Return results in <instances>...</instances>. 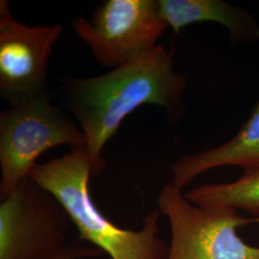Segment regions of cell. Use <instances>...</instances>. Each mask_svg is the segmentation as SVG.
Segmentation results:
<instances>
[{
    "instance_id": "8fae6325",
    "label": "cell",
    "mask_w": 259,
    "mask_h": 259,
    "mask_svg": "<svg viewBox=\"0 0 259 259\" xmlns=\"http://www.w3.org/2000/svg\"><path fill=\"white\" fill-rule=\"evenodd\" d=\"M103 254L101 250L84 246L80 240H75L69 241L62 250L49 259L95 258Z\"/></svg>"
},
{
    "instance_id": "8992f818",
    "label": "cell",
    "mask_w": 259,
    "mask_h": 259,
    "mask_svg": "<svg viewBox=\"0 0 259 259\" xmlns=\"http://www.w3.org/2000/svg\"><path fill=\"white\" fill-rule=\"evenodd\" d=\"M72 223L55 197L30 177L0 203V259H49L69 242Z\"/></svg>"
},
{
    "instance_id": "3957f363",
    "label": "cell",
    "mask_w": 259,
    "mask_h": 259,
    "mask_svg": "<svg viewBox=\"0 0 259 259\" xmlns=\"http://www.w3.org/2000/svg\"><path fill=\"white\" fill-rule=\"evenodd\" d=\"M61 145L87 146L74 118L50 102V93L27 102L10 105L0 113V195L12 194L29 177L37 159Z\"/></svg>"
},
{
    "instance_id": "30bf717a",
    "label": "cell",
    "mask_w": 259,
    "mask_h": 259,
    "mask_svg": "<svg viewBox=\"0 0 259 259\" xmlns=\"http://www.w3.org/2000/svg\"><path fill=\"white\" fill-rule=\"evenodd\" d=\"M185 196L200 206H230L259 218V170L243 173L230 183L200 185Z\"/></svg>"
},
{
    "instance_id": "ba28073f",
    "label": "cell",
    "mask_w": 259,
    "mask_h": 259,
    "mask_svg": "<svg viewBox=\"0 0 259 259\" xmlns=\"http://www.w3.org/2000/svg\"><path fill=\"white\" fill-rule=\"evenodd\" d=\"M228 166L239 167L243 173L259 170V99L232 139L217 147L177 159L171 165V185L184 190L205 172Z\"/></svg>"
},
{
    "instance_id": "7a4b0ae2",
    "label": "cell",
    "mask_w": 259,
    "mask_h": 259,
    "mask_svg": "<svg viewBox=\"0 0 259 259\" xmlns=\"http://www.w3.org/2000/svg\"><path fill=\"white\" fill-rule=\"evenodd\" d=\"M93 164L87 146L37 163L29 177L53 195L79 233L111 259H166L168 245L159 234L158 210L149 212L139 231L116 226L94 204L90 190Z\"/></svg>"
},
{
    "instance_id": "9c48e42d",
    "label": "cell",
    "mask_w": 259,
    "mask_h": 259,
    "mask_svg": "<svg viewBox=\"0 0 259 259\" xmlns=\"http://www.w3.org/2000/svg\"><path fill=\"white\" fill-rule=\"evenodd\" d=\"M167 26L178 34L198 22H215L226 28L232 44L259 42V22L246 10L223 0H157Z\"/></svg>"
},
{
    "instance_id": "277c9868",
    "label": "cell",
    "mask_w": 259,
    "mask_h": 259,
    "mask_svg": "<svg viewBox=\"0 0 259 259\" xmlns=\"http://www.w3.org/2000/svg\"><path fill=\"white\" fill-rule=\"evenodd\" d=\"M157 210L170 225L166 259H259V246L246 243L238 230L259 218L245 217L230 206H200L183 190L166 185L157 196Z\"/></svg>"
},
{
    "instance_id": "5b68a950",
    "label": "cell",
    "mask_w": 259,
    "mask_h": 259,
    "mask_svg": "<svg viewBox=\"0 0 259 259\" xmlns=\"http://www.w3.org/2000/svg\"><path fill=\"white\" fill-rule=\"evenodd\" d=\"M71 26L94 59L112 69L152 52L168 28L157 0H106L92 20L79 18Z\"/></svg>"
},
{
    "instance_id": "6da1fadb",
    "label": "cell",
    "mask_w": 259,
    "mask_h": 259,
    "mask_svg": "<svg viewBox=\"0 0 259 259\" xmlns=\"http://www.w3.org/2000/svg\"><path fill=\"white\" fill-rule=\"evenodd\" d=\"M63 106L87 140L93 176L107 165L102 152L121 123L144 105L163 108L172 122L185 111L186 79L175 70L171 53L158 45L152 52L111 71L92 78L64 77L60 81Z\"/></svg>"
},
{
    "instance_id": "52a82bcc",
    "label": "cell",
    "mask_w": 259,
    "mask_h": 259,
    "mask_svg": "<svg viewBox=\"0 0 259 259\" xmlns=\"http://www.w3.org/2000/svg\"><path fill=\"white\" fill-rule=\"evenodd\" d=\"M63 26H28L0 1V96L10 105L49 94L47 68Z\"/></svg>"
}]
</instances>
